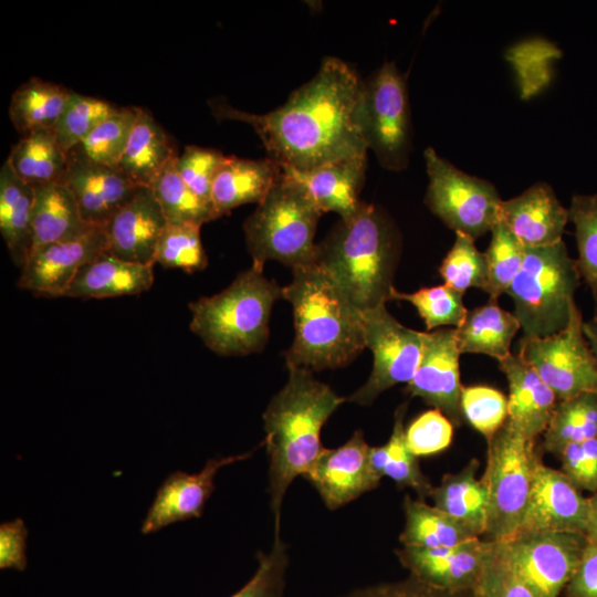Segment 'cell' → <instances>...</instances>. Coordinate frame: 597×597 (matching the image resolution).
<instances>
[{
    "mask_svg": "<svg viewBox=\"0 0 597 597\" xmlns=\"http://www.w3.org/2000/svg\"><path fill=\"white\" fill-rule=\"evenodd\" d=\"M252 452L210 459L198 473L176 471L158 489L142 524L149 534L180 521L200 517L214 489V476L224 465L248 459Z\"/></svg>",
    "mask_w": 597,
    "mask_h": 597,
    "instance_id": "19",
    "label": "cell"
},
{
    "mask_svg": "<svg viewBox=\"0 0 597 597\" xmlns=\"http://www.w3.org/2000/svg\"><path fill=\"white\" fill-rule=\"evenodd\" d=\"M460 355L455 327L422 332L421 358L412 379L407 384V391L412 397H419L441 411L457 427L464 421Z\"/></svg>",
    "mask_w": 597,
    "mask_h": 597,
    "instance_id": "15",
    "label": "cell"
},
{
    "mask_svg": "<svg viewBox=\"0 0 597 597\" xmlns=\"http://www.w3.org/2000/svg\"><path fill=\"white\" fill-rule=\"evenodd\" d=\"M107 250L104 227L92 226L76 237L32 252L21 268L17 285L36 296L64 297L80 269Z\"/></svg>",
    "mask_w": 597,
    "mask_h": 597,
    "instance_id": "14",
    "label": "cell"
},
{
    "mask_svg": "<svg viewBox=\"0 0 597 597\" xmlns=\"http://www.w3.org/2000/svg\"><path fill=\"white\" fill-rule=\"evenodd\" d=\"M406 410L407 404L397 408L389 440L383 446L370 447V464L380 478L388 476L398 486L412 489L418 499L425 501L433 486L422 473L418 457L408 448L404 426Z\"/></svg>",
    "mask_w": 597,
    "mask_h": 597,
    "instance_id": "35",
    "label": "cell"
},
{
    "mask_svg": "<svg viewBox=\"0 0 597 597\" xmlns=\"http://www.w3.org/2000/svg\"><path fill=\"white\" fill-rule=\"evenodd\" d=\"M399 237L385 212L363 202L318 244L316 263L360 311L391 300Z\"/></svg>",
    "mask_w": 597,
    "mask_h": 597,
    "instance_id": "4",
    "label": "cell"
},
{
    "mask_svg": "<svg viewBox=\"0 0 597 597\" xmlns=\"http://www.w3.org/2000/svg\"><path fill=\"white\" fill-rule=\"evenodd\" d=\"M568 217L575 226L580 279L597 300V193L574 196Z\"/></svg>",
    "mask_w": 597,
    "mask_h": 597,
    "instance_id": "42",
    "label": "cell"
},
{
    "mask_svg": "<svg viewBox=\"0 0 597 597\" xmlns=\"http://www.w3.org/2000/svg\"><path fill=\"white\" fill-rule=\"evenodd\" d=\"M283 298L292 305L295 331L285 352L287 367L311 371L338 368L366 348L363 311L317 263L293 271Z\"/></svg>",
    "mask_w": 597,
    "mask_h": 597,
    "instance_id": "3",
    "label": "cell"
},
{
    "mask_svg": "<svg viewBox=\"0 0 597 597\" xmlns=\"http://www.w3.org/2000/svg\"><path fill=\"white\" fill-rule=\"evenodd\" d=\"M283 287L251 265L221 292L189 304L190 329L218 355L261 352L269 338L271 312Z\"/></svg>",
    "mask_w": 597,
    "mask_h": 597,
    "instance_id": "5",
    "label": "cell"
},
{
    "mask_svg": "<svg viewBox=\"0 0 597 597\" xmlns=\"http://www.w3.org/2000/svg\"><path fill=\"white\" fill-rule=\"evenodd\" d=\"M583 329L597 364V318L584 322Z\"/></svg>",
    "mask_w": 597,
    "mask_h": 597,
    "instance_id": "54",
    "label": "cell"
},
{
    "mask_svg": "<svg viewBox=\"0 0 597 597\" xmlns=\"http://www.w3.org/2000/svg\"><path fill=\"white\" fill-rule=\"evenodd\" d=\"M14 172L31 187L59 182L67 167V153L52 129L21 136L6 159Z\"/></svg>",
    "mask_w": 597,
    "mask_h": 597,
    "instance_id": "33",
    "label": "cell"
},
{
    "mask_svg": "<svg viewBox=\"0 0 597 597\" xmlns=\"http://www.w3.org/2000/svg\"><path fill=\"white\" fill-rule=\"evenodd\" d=\"M177 156L165 129L148 111L138 107L117 169L137 186L150 188Z\"/></svg>",
    "mask_w": 597,
    "mask_h": 597,
    "instance_id": "27",
    "label": "cell"
},
{
    "mask_svg": "<svg viewBox=\"0 0 597 597\" xmlns=\"http://www.w3.org/2000/svg\"><path fill=\"white\" fill-rule=\"evenodd\" d=\"M154 265L105 252L80 269L64 297L107 298L140 294L154 283Z\"/></svg>",
    "mask_w": 597,
    "mask_h": 597,
    "instance_id": "26",
    "label": "cell"
},
{
    "mask_svg": "<svg viewBox=\"0 0 597 597\" xmlns=\"http://www.w3.org/2000/svg\"><path fill=\"white\" fill-rule=\"evenodd\" d=\"M476 593L479 597H536L509 564L500 542H494Z\"/></svg>",
    "mask_w": 597,
    "mask_h": 597,
    "instance_id": "49",
    "label": "cell"
},
{
    "mask_svg": "<svg viewBox=\"0 0 597 597\" xmlns=\"http://www.w3.org/2000/svg\"><path fill=\"white\" fill-rule=\"evenodd\" d=\"M31 234L34 252L51 243L76 237L88 224L82 217L71 191L61 182L33 187Z\"/></svg>",
    "mask_w": 597,
    "mask_h": 597,
    "instance_id": "29",
    "label": "cell"
},
{
    "mask_svg": "<svg viewBox=\"0 0 597 597\" xmlns=\"http://www.w3.org/2000/svg\"><path fill=\"white\" fill-rule=\"evenodd\" d=\"M322 212L304 187L283 170L276 184L243 224L252 265L263 269L269 260L292 271L316 263L314 242Z\"/></svg>",
    "mask_w": 597,
    "mask_h": 597,
    "instance_id": "6",
    "label": "cell"
},
{
    "mask_svg": "<svg viewBox=\"0 0 597 597\" xmlns=\"http://www.w3.org/2000/svg\"><path fill=\"white\" fill-rule=\"evenodd\" d=\"M543 438L544 449L555 455L570 443L597 438V392L558 400Z\"/></svg>",
    "mask_w": 597,
    "mask_h": 597,
    "instance_id": "36",
    "label": "cell"
},
{
    "mask_svg": "<svg viewBox=\"0 0 597 597\" xmlns=\"http://www.w3.org/2000/svg\"><path fill=\"white\" fill-rule=\"evenodd\" d=\"M453 425L438 409L419 415L406 429V441L417 455H431L446 450L452 441Z\"/></svg>",
    "mask_w": 597,
    "mask_h": 597,
    "instance_id": "48",
    "label": "cell"
},
{
    "mask_svg": "<svg viewBox=\"0 0 597 597\" xmlns=\"http://www.w3.org/2000/svg\"><path fill=\"white\" fill-rule=\"evenodd\" d=\"M494 541L470 540L452 547L395 551L410 576L430 586L452 590H476L491 556Z\"/></svg>",
    "mask_w": 597,
    "mask_h": 597,
    "instance_id": "18",
    "label": "cell"
},
{
    "mask_svg": "<svg viewBox=\"0 0 597 597\" xmlns=\"http://www.w3.org/2000/svg\"><path fill=\"white\" fill-rule=\"evenodd\" d=\"M59 182L71 191L92 226H104L139 188L118 169L71 158Z\"/></svg>",
    "mask_w": 597,
    "mask_h": 597,
    "instance_id": "21",
    "label": "cell"
},
{
    "mask_svg": "<svg viewBox=\"0 0 597 597\" xmlns=\"http://www.w3.org/2000/svg\"><path fill=\"white\" fill-rule=\"evenodd\" d=\"M474 241L469 235L455 233V241L439 268L444 284L463 294L471 287L483 291L486 287L484 252L478 250Z\"/></svg>",
    "mask_w": 597,
    "mask_h": 597,
    "instance_id": "44",
    "label": "cell"
},
{
    "mask_svg": "<svg viewBox=\"0 0 597 597\" xmlns=\"http://www.w3.org/2000/svg\"><path fill=\"white\" fill-rule=\"evenodd\" d=\"M282 174L273 159L227 156L212 184L211 202L217 219L245 203H260Z\"/></svg>",
    "mask_w": 597,
    "mask_h": 597,
    "instance_id": "25",
    "label": "cell"
},
{
    "mask_svg": "<svg viewBox=\"0 0 597 597\" xmlns=\"http://www.w3.org/2000/svg\"><path fill=\"white\" fill-rule=\"evenodd\" d=\"M344 597H479V595L476 590L452 591L437 588L409 576L399 582L359 588Z\"/></svg>",
    "mask_w": 597,
    "mask_h": 597,
    "instance_id": "51",
    "label": "cell"
},
{
    "mask_svg": "<svg viewBox=\"0 0 597 597\" xmlns=\"http://www.w3.org/2000/svg\"><path fill=\"white\" fill-rule=\"evenodd\" d=\"M167 221L148 187H139L103 226L107 252L126 261L155 264V251Z\"/></svg>",
    "mask_w": 597,
    "mask_h": 597,
    "instance_id": "20",
    "label": "cell"
},
{
    "mask_svg": "<svg viewBox=\"0 0 597 597\" xmlns=\"http://www.w3.org/2000/svg\"><path fill=\"white\" fill-rule=\"evenodd\" d=\"M481 476L488 493L485 540L507 542L522 523L534 471L541 459L536 440L506 423L489 440Z\"/></svg>",
    "mask_w": 597,
    "mask_h": 597,
    "instance_id": "8",
    "label": "cell"
},
{
    "mask_svg": "<svg viewBox=\"0 0 597 597\" xmlns=\"http://www.w3.org/2000/svg\"><path fill=\"white\" fill-rule=\"evenodd\" d=\"M365 345L374 357L367 381L346 401L368 406L385 390L409 383L420 362L422 332L399 323L381 304L363 312Z\"/></svg>",
    "mask_w": 597,
    "mask_h": 597,
    "instance_id": "12",
    "label": "cell"
},
{
    "mask_svg": "<svg viewBox=\"0 0 597 597\" xmlns=\"http://www.w3.org/2000/svg\"><path fill=\"white\" fill-rule=\"evenodd\" d=\"M360 430L337 448H324L303 474L329 510H336L379 485Z\"/></svg>",
    "mask_w": 597,
    "mask_h": 597,
    "instance_id": "17",
    "label": "cell"
},
{
    "mask_svg": "<svg viewBox=\"0 0 597 597\" xmlns=\"http://www.w3.org/2000/svg\"><path fill=\"white\" fill-rule=\"evenodd\" d=\"M289 379L273 396L263 423L269 455L270 507L274 536L280 535L281 509L292 481L308 470L321 450V430L333 412L346 401L313 371L287 367Z\"/></svg>",
    "mask_w": 597,
    "mask_h": 597,
    "instance_id": "2",
    "label": "cell"
},
{
    "mask_svg": "<svg viewBox=\"0 0 597 597\" xmlns=\"http://www.w3.org/2000/svg\"><path fill=\"white\" fill-rule=\"evenodd\" d=\"M34 190L4 160L0 169V232L14 264H25L32 247Z\"/></svg>",
    "mask_w": 597,
    "mask_h": 597,
    "instance_id": "30",
    "label": "cell"
},
{
    "mask_svg": "<svg viewBox=\"0 0 597 597\" xmlns=\"http://www.w3.org/2000/svg\"><path fill=\"white\" fill-rule=\"evenodd\" d=\"M462 296L463 293L447 284L422 287L413 293L391 291V300L407 301L416 307L428 331L441 326L458 327L468 312Z\"/></svg>",
    "mask_w": 597,
    "mask_h": 597,
    "instance_id": "43",
    "label": "cell"
},
{
    "mask_svg": "<svg viewBox=\"0 0 597 597\" xmlns=\"http://www.w3.org/2000/svg\"><path fill=\"white\" fill-rule=\"evenodd\" d=\"M27 535L23 520L17 519L0 525V568L24 570L27 567Z\"/></svg>",
    "mask_w": 597,
    "mask_h": 597,
    "instance_id": "52",
    "label": "cell"
},
{
    "mask_svg": "<svg viewBox=\"0 0 597 597\" xmlns=\"http://www.w3.org/2000/svg\"><path fill=\"white\" fill-rule=\"evenodd\" d=\"M521 328L513 313L490 300L485 305L469 310L455 327L457 346L461 354H483L503 360L511 353V344Z\"/></svg>",
    "mask_w": 597,
    "mask_h": 597,
    "instance_id": "31",
    "label": "cell"
},
{
    "mask_svg": "<svg viewBox=\"0 0 597 597\" xmlns=\"http://www.w3.org/2000/svg\"><path fill=\"white\" fill-rule=\"evenodd\" d=\"M587 542L582 533L543 532L500 543L515 574L536 597H558L574 575Z\"/></svg>",
    "mask_w": 597,
    "mask_h": 597,
    "instance_id": "13",
    "label": "cell"
},
{
    "mask_svg": "<svg viewBox=\"0 0 597 597\" xmlns=\"http://www.w3.org/2000/svg\"><path fill=\"white\" fill-rule=\"evenodd\" d=\"M580 280L563 240L525 247L523 265L506 291L525 337L553 335L567 325Z\"/></svg>",
    "mask_w": 597,
    "mask_h": 597,
    "instance_id": "7",
    "label": "cell"
},
{
    "mask_svg": "<svg viewBox=\"0 0 597 597\" xmlns=\"http://www.w3.org/2000/svg\"><path fill=\"white\" fill-rule=\"evenodd\" d=\"M72 93L61 84L31 77L12 93L10 119L21 136L40 129H52Z\"/></svg>",
    "mask_w": 597,
    "mask_h": 597,
    "instance_id": "32",
    "label": "cell"
},
{
    "mask_svg": "<svg viewBox=\"0 0 597 597\" xmlns=\"http://www.w3.org/2000/svg\"><path fill=\"white\" fill-rule=\"evenodd\" d=\"M137 113L138 107H119L71 149L67 157L117 169Z\"/></svg>",
    "mask_w": 597,
    "mask_h": 597,
    "instance_id": "37",
    "label": "cell"
},
{
    "mask_svg": "<svg viewBox=\"0 0 597 597\" xmlns=\"http://www.w3.org/2000/svg\"><path fill=\"white\" fill-rule=\"evenodd\" d=\"M557 457L561 471L576 488L597 492V438L570 443Z\"/></svg>",
    "mask_w": 597,
    "mask_h": 597,
    "instance_id": "50",
    "label": "cell"
},
{
    "mask_svg": "<svg viewBox=\"0 0 597 597\" xmlns=\"http://www.w3.org/2000/svg\"><path fill=\"white\" fill-rule=\"evenodd\" d=\"M404 512L405 526L399 536L402 546L442 548L478 538L447 513L423 500L406 495Z\"/></svg>",
    "mask_w": 597,
    "mask_h": 597,
    "instance_id": "34",
    "label": "cell"
},
{
    "mask_svg": "<svg viewBox=\"0 0 597 597\" xmlns=\"http://www.w3.org/2000/svg\"><path fill=\"white\" fill-rule=\"evenodd\" d=\"M479 467L480 462L472 459L459 472L444 474L429 495L434 506L475 537L485 534L488 517V493L482 478H476Z\"/></svg>",
    "mask_w": 597,
    "mask_h": 597,
    "instance_id": "28",
    "label": "cell"
},
{
    "mask_svg": "<svg viewBox=\"0 0 597 597\" xmlns=\"http://www.w3.org/2000/svg\"><path fill=\"white\" fill-rule=\"evenodd\" d=\"M256 558L259 565L254 575L230 597H283L289 555L281 536H274L270 552H259Z\"/></svg>",
    "mask_w": 597,
    "mask_h": 597,
    "instance_id": "46",
    "label": "cell"
},
{
    "mask_svg": "<svg viewBox=\"0 0 597 597\" xmlns=\"http://www.w3.org/2000/svg\"><path fill=\"white\" fill-rule=\"evenodd\" d=\"M174 159L150 187L169 224H197L217 219L213 208L200 199L179 176Z\"/></svg>",
    "mask_w": 597,
    "mask_h": 597,
    "instance_id": "38",
    "label": "cell"
},
{
    "mask_svg": "<svg viewBox=\"0 0 597 597\" xmlns=\"http://www.w3.org/2000/svg\"><path fill=\"white\" fill-rule=\"evenodd\" d=\"M201 226L169 224L164 228L155 251L154 262L166 269H181L187 273L201 271L208 258L200 237Z\"/></svg>",
    "mask_w": 597,
    "mask_h": 597,
    "instance_id": "41",
    "label": "cell"
},
{
    "mask_svg": "<svg viewBox=\"0 0 597 597\" xmlns=\"http://www.w3.org/2000/svg\"><path fill=\"white\" fill-rule=\"evenodd\" d=\"M565 591L566 597H597V543L588 540Z\"/></svg>",
    "mask_w": 597,
    "mask_h": 597,
    "instance_id": "53",
    "label": "cell"
},
{
    "mask_svg": "<svg viewBox=\"0 0 597 597\" xmlns=\"http://www.w3.org/2000/svg\"><path fill=\"white\" fill-rule=\"evenodd\" d=\"M367 156L343 159L310 170H282L300 182L323 212H336L341 219L352 217L362 206L360 190L365 180Z\"/></svg>",
    "mask_w": 597,
    "mask_h": 597,
    "instance_id": "24",
    "label": "cell"
},
{
    "mask_svg": "<svg viewBox=\"0 0 597 597\" xmlns=\"http://www.w3.org/2000/svg\"><path fill=\"white\" fill-rule=\"evenodd\" d=\"M589 517L590 500L583 496L561 470L545 465L540 459L516 535L543 532L586 534Z\"/></svg>",
    "mask_w": 597,
    "mask_h": 597,
    "instance_id": "16",
    "label": "cell"
},
{
    "mask_svg": "<svg viewBox=\"0 0 597 597\" xmlns=\"http://www.w3.org/2000/svg\"><path fill=\"white\" fill-rule=\"evenodd\" d=\"M509 383L507 423L536 440L543 434L558 401L555 392L519 354L499 362Z\"/></svg>",
    "mask_w": 597,
    "mask_h": 597,
    "instance_id": "23",
    "label": "cell"
},
{
    "mask_svg": "<svg viewBox=\"0 0 597 597\" xmlns=\"http://www.w3.org/2000/svg\"><path fill=\"white\" fill-rule=\"evenodd\" d=\"M226 157L221 151L212 148L188 145L175 160L176 169L181 179L211 207L213 179Z\"/></svg>",
    "mask_w": 597,
    "mask_h": 597,
    "instance_id": "47",
    "label": "cell"
},
{
    "mask_svg": "<svg viewBox=\"0 0 597 597\" xmlns=\"http://www.w3.org/2000/svg\"><path fill=\"white\" fill-rule=\"evenodd\" d=\"M429 179L425 203L448 228L476 240L499 222L502 199L488 180L470 176L440 157L423 153Z\"/></svg>",
    "mask_w": 597,
    "mask_h": 597,
    "instance_id": "9",
    "label": "cell"
},
{
    "mask_svg": "<svg viewBox=\"0 0 597 597\" xmlns=\"http://www.w3.org/2000/svg\"><path fill=\"white\" fill-rule=\"evenodd\" d=\"M499 221L524 247L537 248L563 240L569 217L568 209L563 207L552 187L537 182L521 195L502 200Z\"/></svg>",
    "mask_w": 597,
    "mask_h": 597,
    "instance_id": "22",
    "label": "cell"
},
{
    "mask_svg": "<svg viewBox=\"0 0 597 597\" xmlns=\"http://www.w3.org/2000/svg\"><path fill=\"white\" fill-rule=\"evenodd\" d=\"M461 408L464 419L486 440L491 439L509 418L507 398L489 386L463 387Z\"/></svg>",
    "mask_w": 597,
    "mask_h": 597,
    "instance_id": "45",
    "label": "cell"
},
{
    "mask_svg": "<svg viewBox=\"0 0 597 597\" xmlns=\"http://www.w3.org/2000/svg\"><path fill=\"white\" fill-rule=\"evenodd\" d=\"M590 500V517L586 536L589 541L597 543V492Z\"/></svg>",
    "mask_w": 597,
    "mask_h": 597,
    "instance_id": "55",
    "label": "cell"
},
{
    "mask_svg": "<svg viewBox=\"0 0 597 597\" xmlns=\"http://www.w3.org/2000/svg\"><path fill=\"white\" fill-rule=\"evenodd\" d=\"M484 256L488 270L484 291L490 295V300L496 301L501 294L506 293L520 272L525 258V247L499 221L491 230V241Z\"/></svg>",
    "mask_w": 597,
    "mask_h": 597,
    "instance_id": "39",
    "label": "cell"
},
{
    "mask_svg": "<svg viewBox=\"0 0 597 597\" xmlns=\"http://www.w3.org/2000/svg\"><path fill=\"white\" fill-rule=\"evenodd\" d=\"M583 324L575 303L562 331L544 337L523 336L520 341L517 354L536 370L558 400L597 392V364Z\"/></svg>",
    "mask_w": 597,
    "mask_h": 597,
    "instance_id": "11",
    "label": "cell"
},
{
    "mask_svg": "<svg viewBox=\"0 0 597 597\" xmlns=\"http://www.w3.org/2000/svg\"><path fill=\"white\" fill-rule=\"evenodd\" d=\"M364 132L386 169L399 171L409 163L411 124L407 84L394 62H385L365 82Z\"/></svg>",
    "mask_w": 597,
    "mask_h": 597,
    "instance_id": "10",
    "label": "cell"
},
{
    "mask_svg": "<svg viewBox=\"0 0 597 597\" xmlns=\"http://www.w3.org/2000/svg\"><path fill=\"white\" fill-rule=\"evenodd\" d=\"M364 86L353 66L338 57H326L308 82L271 112L252 114L220 100L209 105L218 119L252 126L268 157L281 167L304 171L367 156Z\"/></svg>",
    "mask_w": 597,
    "mask_h": 597,
    "instance_id": "1",
    "label": "cell"
},
{
    "mask_svg": "<svg viewBox=\"0 0 597 597\" xmlns=\"http://www.w3.org/2000/svg\"><path fill=\"white\" fill-rule=\"evenodd\" d=\"M118 108L105 100L73 92L63 114L52 128L59 145L69 153Z\"/></svg>",
    "mask_w": 597,
    "mask_h": 597,
    "instance_id": "40",
    "label": "cell"
}]
</instances>
